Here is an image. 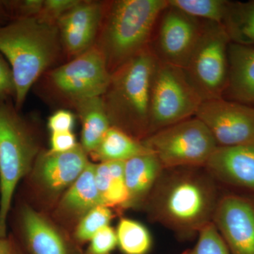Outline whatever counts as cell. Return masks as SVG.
<instances>
[{
	"label": "cell",
	"mask_w": 254,
	"mask_h": 254,
	"mask_svg": "<svg viewBox=\"0 0 254 254\" xmlns=\"http://www.w3.org/2000/svg\"><path fill=\"white\" fill-rule=\"evenodd\" d=\"M220 196L205 168H165L143 209L150 220L190 240L213 221Z\"/></svg>",
	"instance_id": "6da1fadb"
},
{
	"label": "cell",
	"mask_w": 254,
	"mask_h": 254,
	"mask_svg": "<svg viewBox=\"0 0 254 254\" xmlns=\"http://www.w3.org/2000/svg\"><path fill=\"white\" fill-rule=\"evenodd\" d=\"M62 48L57 25L37 17H16L0 26V53L14 75L16 110L22 107L35 82L55 63Z\"/></svg>",
	"instance_id": "7a4b0ae2"
},
{
	"label": "cell",
	"mask_w": 254,
	"mask_h": 254,
	"mask_svg": "<svg viewBox=\"0 0 254 254\" xmlns=\"http://www.w3.org/2000/svg\"><path fill=\"white\" fill-rule=\"evenodd\" d=\"M168 0H116L106 7L95 46L110 72L149 47L160 13Z\"/></svg>",
	"instance_id": "3957f363"
},
{
	"label": "cell",
	"mask_w": 254,
	"mask_h": 254,
	"mask_svg": "<svg viewBox=\"0 0 254 254\" xmlns=\"http://www.w3.org/2000/svg\"><path fill=\"white\" fill-rule=\"evenodd\" d=\"M158 63L148 47L112 73L102 96L111 126L139 141L148 136L150 93Z\"/></svg>",
	"instance_id": "277c9868"
},
{
	"label": "cell",
	"mask_w": 254,
	"mask_h": 254,
	"mask_svg": "<svg viewBox=\"0 0 254 254\" xmlns=\"http://www.w3.org/2000/svg\"><path fill=\"white\" fill-rule=\"evenodd\" d=\"M41 151L33 130L16 108L0 100V237H6L16 187L31 171Z\"/></svg>",
	"instance_id": "5b68a950"
},
{
	"label": "cell",
	"mask_w": 254,
	"mask_h": 254,
	"mask_svg": "<svg viewBox=\"0 0 254 254\" xmlns=\"http://www.w3.org/2000/svg\"><path fill=\"white\" fill-rule=\"evenodd\" d=\"M141 141L164 169L205 168L218 148L208 128L195 117L155 132Z\"/></svg>",
	"instance_id": "8992f818"
},
{
	"label": "cell",
	"mask_w": 254,
	"mask_h": 254,
	"mask_svg": "<svg viewBox=\"0 0 254 254\" xmlns=\"http://www.w3.org/2000/svg\"><path fill=\"white\" fill-rule=\"evenodd\" d=\"M202 103L183 68L158 62L150 93L148 136L195 117Z\"/></svg>",
	"instance_id": "52a82bcc"
},
{
	"label": "cell",
	"mask_w": 254,
	"mask_h": 254,
	"mask_svg": "<svg viewBox=\"0 0 254 254\" xmlns=\"http://www.w3.org/2000/svg\"><path fill=\"white\" fill-rule=\"evenodd\" d=\"M230 43L222 24L205 21L199 40L183 68L203 102L223 97L228 82Z\"/></svg>",
	"instance_id": "ba28073f"
},
{
	"label": "cell",
	"mask_w": 254,
	"mask_h": 254,
	"mask_svg": "<svg viewBox=\"0 0 254 254\" xmlns=\"http://www.w3.org/2000/svg\"><path fill=\"white\" fill-rule=\"evenodd\" d=\"M88 155L78 144L64 153L41 150L28 174V187L34 208L48 213L90 163Z\"/></svg>",
	"instance_id": "9c48e42d"
},
{
	"label": "cell",
	"mask_w": 254,
	"mask_h": 254,
	"mask_svg": "<svg viewBox=\"0 0 254 254\" xmlns=\"http://www.w3.org/2000/svg\"><path fill=\"white\" fill-rule=\"evenodd\" d=\"M55 91L71 104L102 97L109 85L111 73L104 56L94 46L48 74Z\"/></svg>",
	"instance_id": "30bf717a"
},
{
	"label": "cell",
	"mask_w": 254,
	"mask_h": 254,
	"mask_svg": "<svg viewBox=\"0 0 254 254\" xmlns=\"http://www.w3.org/2000/svg\"><path fill=\"white\" fill-rule=\"evenodd\" d=\"M204 23V20L192 17L168 4L155 24L150 50L159 63L183 68L199 40Z\"/></svg>",
	"instance_id": "8fae6325"
},
{
	"label": "cell",
	"mask_w": 254,
	"mask_h": 254,
	"mask_svg": "<svg viewBox=\"0 0 254 254\" xmlns=\"http://www.w3.org/2000/svg\"><path fill=\"white\" fill-rule=\"evenodd\" d=\"M195 117L208 128L218 147L254 144V105L224 98L205 100Z\"/></svg>",
	"instance_id": "7c38bea8"
},
{
	"label": "cell",
	"mask_w": 254,
	"mask_h": 254,
	"mask_svg": "<svg viewBox=\"0 0 254 254\" xmlns=\"http://www.w3.org/2000/svg\"><path fill=\"white\" fill-rule=\"evenodd\" d=\"M18 227L29 254H81L70 232L30 203L19 207Z\"/></svg>",
	"instance_id": "4fadbf2b"
},
{
	"label": "cell",
	"mask_w": 254,
	"mask_h": 254,
	"mask_svg": "<svg viewBox=\"0 0 254 254\" xmlns=\"http://www.w3.org/2000/svg\"><path fill=\"white\" fill-rule=\"evenodd\" d=\"M213 223L230 254H254V203L239 195L220 197Z\"/></svg>",
	"instance_id": "5bb4252c"
},
{
	"label": "cell",
	"mask_w": 254,
	"mask_h": 254,
	"mask_svg": "<svg viewBox=\"0 0 254 254\" xmlns=\"http://www.w3.org/2000/svg\"><path fill=\"white\" fill-rule=\"evenodd\" d=\"M106 3L80 1L57 23L62 47L78 56L95 46Z\"/></svg>",
	"instance_id": "9a60e30c"
},
{
	"label": "cell",
	"mask_w": 254,
	"mask_h": 254,
	"mask_svg": "<svg viewBox=\"0 0 254 254\" xmlns=\"http://www.w3.org/2000/svg\"><path fill=\"white\" fill-rule=\"evenodd\" d=\"M103 205L95 180V163L90 162L77 180L62 196L51 218L70 232L90 210Z\"/></svg>",
	"instance_id": "2e32d148"
},
{
	"label": "cell",
	"mask_w": 254,
	"mask_h": 254,
	"mask_svg": "<svg viewBox=\"0 0 254 254\" xmlns=\"http://www.w3.org/2000/svg\"><path fill=\"white\" fill-rule=\"evenodd\" d=\"M205 168L217 182L254 192V144L218 147Z\"/></svg>",
	"instance_id": "e0dca14e"
},
{
	"label": "cell",
	"mask_w": 254,
	"mask_h": 254,
	"mask_svg": "<svg viewBox=\"0 0 254 254\" xmlns=\"http://www.w3.org/2000/svg\"><path fill=\"white\" fill-rule=\"evenodd\" d=\"M228 82L222 98L254 105V46L230 43Z\"/></svg>",
	"instance_id": "ac0fdd59"
},
{
	"label": "cell",
	"mask_w": 254,
	"mask_h": 254,
	"mask_svg": "<svg viewBox=\"0 0 254 254\" xmlns=\"http://www.w3.org/2000/svg\"><path fill=\"white\" fill-rule=\"evenodd\" d=\"M163 170V165L153 153L125 162V182L128 195L127 209L143 208Z\"/></svg>",
	"instance_id": "d6986e66"
},
{
	"label": "cell",
	"mask_w": 254,
	"mask_h": 254,
	"mask_svg": "<svg viewBox=\"0 0 254 254\" xmlns=\"http://www.w3.org/2000/svg\"><path fill=\"white\" fill-rule=\"evenodd\" d=\"M81 123V146L89 155L111 127L102 97L80 100L72 105Z\"/></svg>",
	"instance_id": "ffe728a7"
},
{
	"label": "cell",
	"mask_w": 254,
	"mask_h": 254,
	"mask_svg": "<svg viewBox=\"0 0 254 254\" xmlns=\"http://www.w3.org/2000/svg\"><path fill=\"white\" fill-rule=\"evenodd\" d=\"M125 162L95 164V180L103 205L118 211L126 210L128 195L125 182Z\"/></svg>",
	"instance_id": "44dd1931"
},
{
	"label": "cell",
	"mask_w": 254,
	"mask_h": 254,
	"mask_svg": "<svg viewBox=\"0 0 254 254\" xmlns=\"http://www.w3.org/2000/svg\"><path fill=\"white\" fill-rule=\"evenodd\" d=\"M150 153L152 152L143 144V142L118 128L111 127L98 148L90 155L93 160L101 163L126 162L138 155Z\"/></svg>",
	"instance_id": "7402d4cb"
},
{
	"label": "cell",
	"mask_w": 254,
	"mask_h": 254,
	"mask_svg": "<svg viewBox=\"0 0 254 254\" xmlns=\"http://www.w3.org/2000/svg\"><path fill=\"white\" fill-rule=\"evenodd\" d=\"M222 25L231 43L254 46V0L229 1Z\"/></svg>",
	"instance_id": "603a6c76"
},
{
	"label": "cell",
	"mask_w": 254,
	"mask_h": 254,
	"mask_svg": "<svg viewBox=\"0 0 254 254\" xmlns=\"http://www.w3.org/2000/svg\"><path fill=\"white\" fill-rule=\"evenodd\" d=\"M118 246L123 254H148L151 250V235L141 222L123 218L116 230Z\"/></svg>",
	"instance_id": "cb8c5ba5"
},
{
	"label": "cell",
	"mask_w": 254,
	"mask_h": 254,
	"mask_svg": "<svg viewBox=\"0 0 254 254\" xmlns=\"http://www.w3.org/2000/svg\"><path fill=\"white\" fill-rule=\"evenodd\" d=\"M168 4L192 17L222 24L228 0H168Z\"/></svg>",
	"instance_id": "d4e9b609"
},
{
	"label": "cell",
	"mask_w": 254,
	"mask_h": 254,
	"mask_svg": "<svg viewBox=\"0 0 254 254\" xmlns=\"http://www.w3.org/2000/svg\"><path fill=\"white\" fill-rule=\"evenodd\" d=\"M115 215L113 209L100 205L90 210L73 229L71 232L76 243L83 244L90 242L99 230L110 225Z\"/></svg>",
	"instance_id": "484cf974"
},
{
	"label": "cell",
	"mask_w": 254,
	"mask_h": 254,
	"mask_svg": "<svg viewBox=\"0 0 254 254\" xmlns=\"http://www.w3.org/2000/svg\"><path fill=\"white\" fill-rule=\"evenodd\" d=\"M187 254H230L226 244L213 222L200 230L198 241L192 250Z\"/></svg>",
	"instance_id": "4316f807"
},
{
	"label": "cell",
	"mask_w": 254,
	"mask_h": 254,
	"mask_svg": "<svg viewBox=\"0 0 254 254\" xmlns=\"http://www.w3.org/2000/svg\"><path fill=\"white\" fill-rule=\"evenodd\" d=\"M89 242L86 254H111L118 247L116 230L110 225L105 226Z\"/></svg>",
	"instance_id": "83f0119b"
},
{
	"label": "cell",
	"mask_w": 254,
	"mask_h": 254,
	"mask_svg": "<svg viewBox=\"0 0 254 254\" xmlns=\"http://www.w3.org/2000/svg\"><path fill=\"white\" fill-rule=\"evenodd\" d=\"M79 1L80 0H44L41 12L36 17L42 22L57 25L60 18Z\"/></svg>",
	"instance_id": "f1b7e54d"
},
{
	"label": "cell",
	"mask_w": 254,
	"mask_h": 254,
	"mask_svg": "<svg viewBox=\"0 0 254 254\" xmlns=\"http://www.w3.org/2000/svg\"><path fill=\"white\" fill-rule=\"evenodd\" d=\"M75 117L71 112L60 110L48 119V127L50 133L72 131L74 127Z\"/></svg>",
	"instance_id": "f546056e"
},
{
	"label": "cell",
	"mask_w": 254,
	"mask_h": 254,
	"mask_svg": "<svg viewBox=\"0 0 254 254\" xmlns=\"http://www.w3.org/2000/svg\"><path fill=\"white\" fill-rule=\"evenodd\" d=\"M15 83L12 70L2 55H0V100L15 95Z\"/></svg>",
	"instance_id": "4dcf8cb0"
},
{
	"label": "cell",
	"mask_w": 254,
	"mask_h": 254,
	"mask_svg": "<svg viewBox=\"0 0 254 254\" xmlns=\"http://www.w3.org/2000/svg\"><path fill=\"white\" fill-rule=\"evenodd\" d=\"M76 136L72 131L51 133L50 135V151L64 153L77 146Z\"/></svg>",
	"instance_id": "1f68e13d"
},
{
	"label": "cell",
	"mask_w": 254,
	"mask_h": 254,
	"mask_svg": "<svg viewBox=\"0 0 254 254\" xmlns=\"http://www.w3.org/2000/svg\"><path fill=\"white\" fill-rule=\"evenodd\" d=\"M44 0H23L10 1L11 11H16V17H36L41 12Z\"/></svg>",
	"instance_id": "d6a6232c"
},
{
	"label": "cell",
	"mask_w": 254,
	"mask_h": 254,
	"mask_svg": "<svg viewBox=\"0 0 254 254\" xmlns=\"http://www.w3.org/2000/svg\"><path fill=\"white\" fill-rule=\"evenodd\" d=\"M0 254H24L14 239L11 237H0Z\"/></svg>",
	"instance_id": "836d02e7"
},
{
	"label": "cell",
	"mask_w": 254,
	"mask_h": 254,
	"mask_svg": "<svg viewBox=\"0 0 254 254\" xmlns=\"http://www.w3.org/2000/svg\"><path fill=\"white\" fill-rule=\"evenodd\" d=\"M11 11L10 1H0V21H2Z\"/></svg>",
	"instance_id": "e575fe53"
},
{
	"label": "cell",
	"mask_w": 254,
	"mask_h": 254,
	"mask_svg": "<svg viewBox=\"0 0 254 254\" xmlns=\"http://www.w3.org/2000/svg\"><path fill=\"white\" fill-rule=\"evenodd\" d=\"M181 254H187V251H186V252H183V253H182Z\"/></svg>",
	"instance_id": "d590c367"
}]
</instances>
